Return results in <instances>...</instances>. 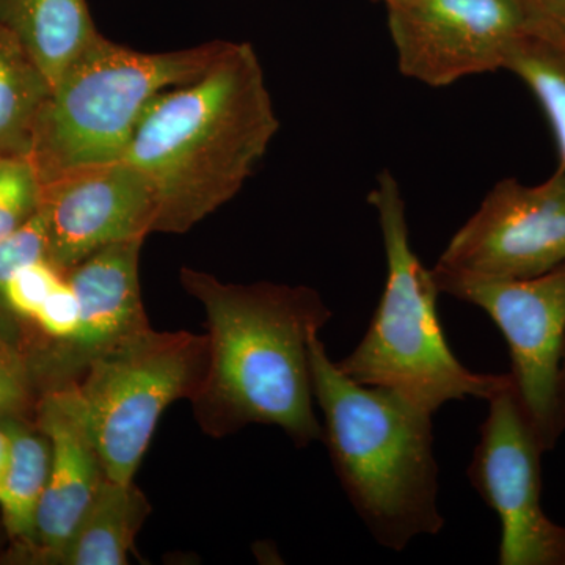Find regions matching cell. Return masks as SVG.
<instances>
[{
  "mask_svg": "<svg viewBox=\"0 0 565 565\" xmlns=\"http://www.w3.org/2000/svg\"><path fill=\"white\" fill-rule=\"evenodd\" d=\"M181 285L207 316V364L191 397L204 433L278 426L297 446L322 440L315 415L310 340L332 319L307 286L222 282L184 267Z\"/></svg>",
  "mask_w": 565,
  "mask_h": 565,
  "instance_id": "6da1fadb",
  "label": "cell"
},
{
  "mask_svg": "<svg viewBox=\"0 0 565 565\" xmlns=\"http://www.w3.org/2000/svg\"><path fill=\"white\" fill-rule=\"evenodd\" d=\"M280 122L250 43H230L199 79L159 93L141 115L126 162L150 182L154 233H185L250 178Z\"/></svg>",
  "mask_w": 565,
  "mask_h": 565,
  "instance_id": "7a4b0ae2",
  "label": "cell"
},
{
  "mask_svg": "<svg viewBox=\"0 0 565 565\" xmlns=\"http://www.w3.org/2000/svg\"><path fill=\"white\" fill-rule=\"evenodd\" d=\"M318 334L308 348L311 384L334 473L375 541L403 552L412 539L445 526L433 415L390 390L352 381Z\"/></svg>",
  "mask_w": 565,
  "mask_h": 565,
  "instance_id": "3957f363",
  "label": "cell"
},
{
  "mask_svg": "<svg viewBox=\"0 0 565 565\" xmlns=\"http://www.w3.org/2000/svg\"><path fill=\"white\" fill-rule=\"evenodd\" d=\"M367 202L384 237L385 289L363 340L337 366L352 381L390 390L430 415L449 401H490L509 388L511 373H473L449 349L437 313L440 289L412 248L403 192L390 170L379 174Z\"/></svg>",
  "mask_w": 565,
  "mask_h": 565,
  "instance_id": "277c9868",
  "label": "cell"
},
{
  "mask_svg": "<svg viewBox=\"0 0 565 565\" xmlns=\"http://www.w3.org/2000/svg\"><path fill=\"white\" fill-rule=\"evenodd\" d=\"M225 43L148 54L98 33L52 87L36 121L29 158L41 184L82 167L120 161L152 99L199 79Z\"/></svg>",
  "mask_w": 565,
  "mask_h": 565,
  "instance_id": "5b68a950",
  "label": "cell"
},
{
  "mask_svg": "<svg viewBox=\"0 0 565 565\" xmlns=\"http://www.w3.org/2000/svg\"><path fill=\"white\" fill-rule=\"evenodd\" d=\"M207 364V337L156 332L125 338L77 382L104 473L131 482L166 408L191 397Z\"/></svg>",
  "mask_w": 565,
  "mask_h": 565,
  "instance_id": "8992f818",
  "label": "cell"
},
{
  "mask_svg": "<svg viewBox=\"0 0 565 565\" xmlns=\"http://www.w3.org/2000/svg\"><path fill=\"white\" fill-rule=\"evenodd\" d=\"M440 292L484 310L508 341L512 384L544 451L565 430L557 399L565 337V264L526 280L434 274Z\"/></svg>",
  "mask_w": 565,
  "mask_h": 565,
  "instance_id": "52a82bcc",
  "label": "cell"
},
{
  "mask_svg": "<svg viewBox=\"0 0 565 565\" xmlns=\"http://www.w3.org/2000/svg\"><path fill=\"white\" fill-rule=\"evenodd\" d=\"M565 264V170L525 185L508 178L446 245L437 275L526 280Z\"/></svg>",
  "mask_w": 565,
  "mask_h": 565,
  "instance_id": "ba28073f",
  "label": "cell"
},
{
  "mask_svg": "<svg viewBox=\"0 0 565 565\" xmlns=\"http://www.w3.org/2000/svg\"><path fill=\"white\" fill-rule=\"evenodd\" d=\"M468 479L500 516L501 565H565V527L542 508V449L514 384L494 394Z\"/></svg>",
  "mask_w": 565,
  "mask_h": 565,
  "instance_id": "9c48e42d",
  "label": "cell"
},
{
  "mask_svg": "<svg viewBox=\"0 0 565 565\" xmlns=\"http://www.w3.org/2000/svg\"><path fill=\"white\" fill-rule=\"evenodd\" d=\"M386 7L401 73L429 87L505 70L527 35L516 0H397Z\"/></svg>",
  "mask_w": 565,
  "mask_h": 565,
  "instance_id": "30bf717a",
  "label": "cell"
},
{
  "mask_svg": "<svg viewBox=\"0 0 565 565\" xmlns=\"http://www.w3.org/2000/svg\"><path fill=\"white\" fill-rule=\"evenodd\" d=\"M40 212L46 259L65 275L107 245L154 233L158 203L145 174L120 159L46 182Z\"/></svg>",
  "mask_w": 565,
  "mask_h": 565,
  "instance_id": "8fae6325",
  "label": "cell"
},
{
  "mask_svg": "<svg viewBox=\"0 0 565 565\" xmlns=\"http://www.w3.org/2000/svg\"><path fill=\"white\" fill-rule=\"evenodd\" d=\"M36 427L51 444V471L36 512L35 541L20 550L32 563L46 564L70 541L107 476L77 382L44 394Z\"/></svg>",
  "mask_w": 565,
  "mask_h": 565,
  "instance_id": "7c38bea8",
  "label": "cell"
},
{
  "mask_svg": "<svg viewBox=\"0 0 565 565\" xmlns=\"http://www.w3.org/2000/svg\"><path fill=\"white\" fill-rule=\"evenodd\" d=\"M143 241L107 245L65 274L79 299L81 318L74 337L58 344V386L77 382L88 364L111 345L150 327L139 280Z\"/></svg>",
  "mask_w": 565,
  "mask_h": 565,
  "instance_id": "4fadbf2b",
  "label": "cell"
},
{
  "mask_svg": "<svg viewBox=\"0 0 565 565\" xmlns=\"http://www.w3.org/2000/svg\"><path fill=\"white\" fill-rule=\"evenodd\" d=\"M151 505L139 487L106 478L74 534L46 564H128L137 534Z\"/></svg>",
  "mask_w": 565,
  "mask_h": 565,
  "instance_id": "5bb4252c",
  "label": "cell"
},
{
  "mask_svg": "<svg viewBox=\"0 0 565 565\" xmlns=\"http://www.w3.org/2000/svg\"><path fill=\"white\" fill-rule=\"evenodd\" d=\"M0 25L21 41L52 87L99 33L87 0H0Z\"/></svg>",
  "mask_w": 565,
  "mask_h": 565,
  "instance_id": "9a60e30c",
  "label": "cell"
},
{
  "mask_svg": "<svg viewBox=\"0 0 565 565\" xmlns=\"http://www.w3.org/2000/svg\"><path fill=\"white\" fill-rule=\"evenodd\" d=\"M0 426L10 435V460L0 484V512L7 533L28 548L35 541L36 512L46 490L51 471V444L46 435L21 423L2 419Z\"/></svg>",
  "mask_w": 565,
  "mask_h": 565,
  "instance_id": "2e32d148",
  "label": "cell"
},
{
  "mask_svg": "<svg viewBox=\"0 0 565 565\" xmlns=\"http://www.w3.org/2000/svg\"><path fill=\"white\" fill-rule=\"evenodd\" d=\"M52 85L20 40L0 25V156H29Z\"/></svg>",
  "mask_w": 565,
  "mask_h": 565,
  "instance_id": "e0dca14e",
  "label": "cell"
},
{
  "mask_svg": "<svg viewBox=\"0 0 565 565\" xmlns=\"http://www.w3.org/2000/svg\"><path fill=\"white\" fill-rule=\"evenodd\" d=\"M505 70L530 88L555 136L565 170V54L545 41L526 35L509 55Z\"/></svg>",
  "mask_w": 565,
  "mask_h": 565,
  "instance_id": "ac0fdd59",
  "label": "cell"
},
{
  "mask_svg": "<svg viewBox=\"0 0 565 565\" xmlns=\"http://www.w3.org/2000/svg\"><path fill=\"white\" fill-rule=\"evenodd\" d=\"M43 184L29 156H0V239L40 211Z\"/></svg>",
  "mask_w": 565,
  "mask_h": 565,
  "instance_id": "d6986e66",
  "label": "cell"
},
{
  "mask_svg": "<svg viewBox=\"0 0 565 565\" xmlns=\"http://www.w3.org/2000/svg\"><path fill=\"white\" fill-rule=\"evenodd\" d=\"M65 275L47 259L22 267L3 288V305L11 313L33 319L41 305L63 281Z\"/></svg>",
  "mask_w": 565,
  "mask_h": 565,
  "instance_id": "ffe728a7",
  "label": "cell"
},
{
  "mask_svg": "<svg viewBox=\"0 0 565 565\" xmlns=\"http://www.w3.org/2000/svg\"><path fill=\"white\" fill-rule=\"evenodd\" d=\"M33 377L20 349L0 337V422L21 418L31 407Z\"/></svg>",
  "mask_w": 565,
  "mask_h": 565,
  "instance_id": "44dd1931",
  "label": "cell"
},
{
  "mask_svg": "<svg viewBox=\"0 0 565 565\" xmlns=\"http://www.w3.org/2000/svg\"><path fill=\"white\" fill-rule=\"evenodd\" d=\"M46 226L43 215H35L17 232L0 239V305H3V288L22 267L46 259Z\"/></svg>",
  "mask_w": 565,
  "mask_h": 565,
  "instance_id": "7402d4cb",
  "label": "cell"
},
{
  "mask_svg": "<svg viewBox=\"0 0 565 565\" xmlns=\"http://www.w3.org/2000/svg\"><path fill=\"white\" fill-rule=\"evenodd\" d=\"M81 318V305L73 286L63 278L61 285L51 292L46 302L41 305L32 321L39 323L41 330L57 341V344L71 340L77 332Z\"/></svg>",
  "mask_w": 565,
  "mask_h": 565,
  "instance_id": "603a6c76",
  "label": "cell"
},
{
  "mask_svg": "<svg viewBox=\"0 0 565 565\" xmlns=\"http://www.w3.org/2000/svg\"><path fill=\"white\" fill-rule=\"evenodd\" d=\"M525 17L527 35L565 54V0H516Z\"/></svg>",
  "mask_w": 565,
  "mask_h": 565,
  "instance_id": "cb8c5ba5",
  "label": "cell"
},
{
  "mask_svg": "<svg viewBox=\"0 0 565 565\" xmlns=\"http://www.w3.org/2000/svg\"><path fill=\"white\" fill-rule=\"evenodd\" d=\"M10 460V435L0 426V484L6 476L7 467Z\"/></svg>",
  "mask_w": 565,
  "mask_h": 565,
  "instance_id": "d4e9b609",
  "label": "cell"
},
{
  "mask_svg": "<svg viewBox=\"0 0 565 565\" xmlns=\"http://www.w3.org/2000/svg\"><path fill=\"white\" fill-rule=\"evenodd\" d=\"M557 399H559L561 418L565 426V337L563 353H561L559 377H557Z\"/></svg>",
  "mask_w": 565,
  "mask_h": 565,
  "instance_id": "484cf974",
  "label": "cell"
},
{
  "mask_svg": "<svg viewBox=\"0 0 565 565\" xmlns=\"http://www.w3.org/2000/svg\"><path fill=\"white\" fill-rule=\"evenodd\" d=\"M384 2L388 6V3L397 2V0H384Z\"/></svg>",
  "mask_w": 565,
  "mask_h": 565,
  "instance_id": "4316f807",
  "label": "cell"
}]
</instances>
